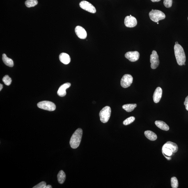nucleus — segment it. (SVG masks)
Masks as SVG:
<instances>
[{
    "label": "nucleus",
    "mask_w": 188,
    "mask_h": 188,
    "mask_svg": "<svg viewBox=\"0 0 188 188\" xmlns=\"http://www.w3.org/2000/svg\"><path fill=\"white\" fill-rule=\"evenodd\" d=\"M175 54L177 63L179 65H185L186 56L183 48L180 44H175L174 47Z\"/></svg>",
    "instance_id": "1"
},
{
    "label": "nucleus",
    "mask_w": 188,
    "mask_h": 188,
    "mask_svg": "<svg viewBox=\"0 0 188 188\" xmlns=\"http://www.w3.org/2000/svg\"><path fill=\"white\" fill-rule=\"evenodd\" d=\"M83 134V131L81 128L76 130L72 135L70 141V144L72 148H77L81 143Z\"/></svg>",
    "instance_id": "2"
},
{
    "label": "nucleus",
    "mask_w": 188,
    "mask_h": 188,
    "mask_svg": "<svg viewBox=\"0 0 188 188\" xmlns=\"http://www.w3.org/2000/svg\"><path fill=\"white\" fill-rule=\"evenodd\" d=\"M111 113V109L109 106H106L103 108L99 114L101 121L103 123H107L110 118Z\"/></svg>",
    "instance_id": "3"
},
{
    "label": "nucleus",
    "mask_w": 188,
    "mask_h": 188,
    "mask_svg": "<svg viewBox=\"0 0 188 188\" xmlns=\"http://www.w3.org/2000/svg\"><path fill=\"white\" fill-rule=\"evenodd\" d=\"M149 15L150 19L155 22H158L159 20L164 19L166 17L164 13L160 10H152L149 14Z\"/></svg>",
    "instance_id": "4"
},
{
    "label": "nucleus",
    "mask_w": 188,
    "mask_h": 188,
    "mask_svg": "<svg viewBox=\"0 0 188 188\" xmlns=\"http://www.w3.org/2000/svg\"><path fill=\"white\" fill-rule=\"evenodd\" d=\"M38 106L40 109L49 111H54L56 109L55 104L49 101H44L39 102L38 104Z\"/></svg>",
    "instance_id": "5"
},
{
    "label": "nucleus",
    "mask_w": 188,
    "mask_h": 188,
    "mask_svg": "<svg viewBox=\"0 0 188 188\" xmlns=\"http://www.w3.org/2000/svg\"><path fill=\"white\" fill-rule=\"evenodd\" d=\"M150 63L151 68L152 69H155L159 66V56L157 51L154 50L152 51V54L150 56Z\"/></svg>",
    "instance_id": "6"
},
{
    "label": "nucleus",
    "mask_w": 188,
    "mask_h": 188,
    "mask_svg": "<svg viewBox=\"0 0 188 188\" xmlns=\"http://www.w3.org/2000/svg\"><path fill=\"white\" fill-rule=\"evenodd\" d=\"M133 78L130 74H125L122 77L120 85L122 87L126 88L131 86L133 82Z\"/></svg>",
    "instance_id": "7"
},
{
    "label": "nucleus",
    "mask_w": 188,
    "mask_h": 188,
    "mask_svg": "<svg viewBox=\"0 0 188 188\" xmlns=\"http://www.w3.org/2000/svg\"><path fill=\"white\" fill-rule=\"evenodd\" d=\"M79 6L83 9L92 13H95L96 10L91 3L86 1H82L79 3Z\"/></svg>",
    "instance_id": "8"
},
{
    "label": "nucleus",
    "mask_w": 188,
    "mask_h": 188,
    "mask_svg": "<svg viewBox=\"0 0 188 188\" xmlns=\"http://www.w3.org/2000/svg\"><path fill=\"white\" fill-rule=\"evenodd\" d=\"M125 24L127 27H134L137 25V20L134 17L127 16L125 17Z\"/></svg>",
    "instance_id": "9"
},
{
    "label": "nucleus",
    "mask_w": 188,
    "mask_h": 188,
    "mask_svg": "<svg viewBox=\"0 0 188 188\" xmlns=\"http://www.w3.org/2000/svg\"><path fill=\"white\" fill-rule=\"evenodd\" d=\"M140 54L138 51H130L126 53V58L131 62H135L139 59Z\"/></svg>",
    "instance_id": "10"
},
{
    "label": "nucleus",
    "mask_w": 188,
    "mask_h": 188,
    "mask_svg": "<svg viewBox=\"0 0 188 188\" xmlns=\"http://www.w3.org/2000/svg\"><path fill=\"white\" fill-rule=\"evenodd\" d=\"M76 35L79 38L81 39H86L87 37L86 32L84 28L81 26H77L75 28Z\"/></svg>",
    "instance_id": "11"
},
{
    "label": "nucleus",
    "mask_w": 188,
    "mask_h": 188,
    "mask_svg": "<svg viewBox=\"0 0 188 188\" xmlns=\"http://www.w3.org/2000/svg\"><path fill=\"white\" fill-rule=\"evenodd\" d=\"M71 84L70 83H65V84L61 85L58 88L57 92V94L60 97H63L65 96L66 95V90L70 87Z\"/></svg>",
    "instance_id": "12"
},
{
    "label": "nucleus",
    "mask_w": 188,
    "mask_h": 188,
    "mask_svg": "<svg viewBox=\"0 0 188 188\" xmlns=\"http://www.w3.org/2000/svg\"><path fill=\"white\" fill-rule=\"evenodd\" d=\"M162 90L161 88L158 87L156 88L153 95V99L154 102L157 103L160 101L162 96Z\"/></svg>",
    "instance_id": "13"
},
{
    "label": "nucleus",
    "mask_w": 188,
    "mask_h": 188,
    "mask_svg": "<svg viewBox=\"0 0 188 188\" xmlns=\"http://www.w3.org/2000/svg\"><path fill=\"white\" fill-rule=\"evenodd\" d=\"M164 148H166L170 149L171 150L173 153H175L178 150V146L176 143L172 142L171 141H168L165 143L163 146Z\"/></svg>",
    "instance_id": "14"
},
{
    "label": "nucleus",
    "mask_w": 188,
    "mask_h": 188,
    "mask_svg": "<svg viewBox=\"0 0 188 188\" xmlns=\"http://www.w3.org/2000/svg\"><path fill=\"white\" fill-rule=\"evenodd\" d=\"M59 59L62 63L65 65L68 64L71 61L70 56L65 53H61L60 54Z\"/></svg>",
    "instance_id": "15"
},
{
    "label": "nucleus",
    "mask_w": 188,
    "mask_h": 188,
    "mask_svg": "<svg viewBox=\"0 0 188 188\" xmlns=\"http://www.w3.org/2000/svg\"><path fill=\"white\" fill-rule=\"evenodd\" d=\"M155 123L156 125L161 130L166 131L169 130V127L164 121L161 120H156Z\"/></svg>",
    "instance_id": "16"
},
{
    "label": "nucleus",
    "mask_w": 188,
    "mask_h": 188,
    "mask_svg": "<svg viewBox=\"0 0 188 188\" xmlns=\"http://www.w3.org/2000/svg\"><path fill=\"white\" fill-rule=\"evenodd\" d=\"M144 134L146 137L151 141H154L157 140V136L155 133L150 130L145 131Z\"/></svg>",
    "instance_id": "17"
},
{
    "label": "nucleus",
    "mask_w": 188,
    "mask_h": 188,
    "mask_svg": "<svg viewBox=\"0 0 188 188\" xmlns=\"http://www.w3.org/2000/svg\"><path fill=\"white\" fill-rule=\"evenodd\" d=\"M2 60L3 63L7 66L11 67L13 66L14 63L13 60L8 57L5 54H3Z\"/></svg>",
    "instance_id": "18"
},
{
    "label": "nucleus",
    "mask_w": 188,
    "mask_h": 188,
    "mask_svg": "<svg viewBox=\"0 0 188 188\" xmlns=\"http://www.w3.org/2000/svg\"><path fill=\"white\" fill-rule=\"evenodd\" d=\"M58 182L60 184H63L65 182L66 175H65V172L63 170H60L58 173Z\"/></svg>",
    "instance_id": "19"
},
{
    "label": "nucleus",
    "mask_w": 188,
    "mask_h": 188,
    "mask_svg": "<svg viewBox=\"0 0 188 188\" xmlns=\"http://www.w3.org/2000/svg\"><path fill=\"white\" fill-rule=\"evenodd\" d=\"M136 106V104H127L122 106V108L127 112H130L134 110Z\"/></svg>",
    "instance_id": "20"
},
{
    "label": "nucleus",
    "mask_w": 188,
    "mask_h": 188,
    "mask_svg": "<svg viewBox=\"0 0 188 188\" xmlns=\"http://www.w3.org/2000/svg\"><path fill=\"white\" fill-rule=\"evenodd\" d=\"M38 3L37 0H27L25 2V5L28 8H31L36 6Z\"/></svg>",
    "instance_id": "21"
},
{
    "label": "nucleus",
    "mask_w": 188,
    "mask_h": 188,
    "mask_svg": "<svg viewBox=\"0 0 188 188\" xmlns=\"http://www.w3.org/2000/svg\"><path fill=\"white\" fill-rule=\"evenodd\" d=\"M171 187L173 188H177L178 187V182L176 177H172L171 180Z\"/></svg>",
    "instance_id": "22"
},
{
    "label": "nucleus",
    "mask_w": 188,
    "mask_h": 188,
    "mask_svg": "<svg viewBox=\"0 0 188 188\" xmlns=\"http://www.w3.org/2000/svg\"><path fill=\"white\" fill-rule=\"evenodd\" d=\"M3 81L4 84L7 86H10L12 82V79L8 75H5L3 79Z\"/></svg>",
    "instance_id": "23"
},
{
    "label": "nucleus",
    "mask_w": 188,
    "mask_h": 188,
    "mask_svg": "<svg viewBox=\"0 0 188 188\" xmlns=\"http://www.w3.org/2000/svg\"><path fill=\"white\" fill-rule=\"evenodd\" d=\"M135 118L134 116H131L129 117L124 120L123 122V124L124 125H127L132 123L134 121Z\"/></svg>",
    "instance_id": "24"
},
{
    "label": "nucleus",
    "mask_w": 188,
    "mask_h": 188,
    "mask_svg": "<svg viewBox=\"0 0 188 188\" xmlns=\"http://www.w3.org/2000/svg\"><path fill=\"white\" fill-rule=\"evenodd\" d=\"M164 4L166 8H170L173 4V0H164Z\"/></svg>",
    "instance_id": "25"
},
{
    "label": "nucleus",
    "mask_w": 188,
    "mask_h": 188,
    "mask_svg": "<svg viewBox=\"0 0 188 188\" xmlns=\"http://www.w3.org/2000/svg\"><path fill=\"white\" fill-rule=\"evenodd\" d=\"M47 185V184L45 182H40L35 187L33 188H45L46 186Z\"/></svg>",
    "instance_id": "26"
},
{
    "label": "nucleus",
    "mask_w": 188,
    "mask_h": 188,
    "mask_svg": "<svg viewBox=\"0 0 188 188\" xmlns=\"http://www.w3.org/2000/svg\"><path fill=\"white\" fill-rule=\"evenodd\" d=\"M184 105H185L186 109L188 111V95L186 97L185 102H184Z\"/></svg>",
    "instance_id": "27"
},
{
    "label": "nucleus",
    "mask_w": 188,
    "mask_h": 188,
    "mask_svg": "<svg viewBox=\"0 0 188 188\" xmlns=\"http://www.w3.org/2000/svg\"><path fill=\"white\" fill-rule=\"evenodd\" d=\"M52 186L50 185H46L45 188H52Z\"/></svg>",
    "instance_id": "28"
},
{
    "label": "nucleus",
    "mask_w": 188,
    "mask_h": 188,
    "mask_svg": "<svg viewBox=\"0 0 188 188\" xmlns=\"http://www.w3.org/2000/svg\"><path fill=\"white\" fill-rule=\"evenodd\" d=\"M150 1L152 2H155L159 1H161V0H150Z\"/></svg>",
    "instance_id": "29"
},
{
    "label": "nucleus",
    "mask_w": 188,
    "mask_h": 188,
    "mask_svg": "<svg viewBox=\"0 0 188 188\" xmlns=\"http://www.w3.org/2000/svg\"><path fill=\"white\" fill-rule=\"evenodd\" d=\"M3 88V85L1 84H0V91H1V90Z\"/></svg>",
    "instance_id": "30"
},
{
    "label": "nucleus",
    "mask_w": 188,
    "mask_h": 188,
    "mask_svg": "<svg viewBox=\"0 0 188 188\" xmlns=\"http://www.w3.org/2000/svg\"><path fill=\"white\" fill-rule=\"evenodd\" d=\"M178 44V42H175V44Z\"/></svg>",
    "instance_id": "31"
},
{
    "label": "nucleus",
    "mask_w": 188,
    "mask_h": 188,
    "mask_svg": "<svg viewBox=\"0 0 188 188\" xmlns=\"http://www.w3.org/2000/svg\"><path fill=\"white\" fill-rule=\"evenodd\" d=\"M159 24V22H157V24Z\"/></svg>",
    "instance_id": "32"
},
{
    "label": "nucleus",
    "mask_w": 188,
    "mask_h": 188,
    "mask_svg": "<svg viewBox=\"0 0 188 188\" xmlns=\"http://www.w3.org/2000/svg\"><path fill=\"white\" fill-rule=\"evenodd\" d=\"M130 16H132V15H130Z\"/></svg>",
    "instance_id": "33"
},
{
    "label": "nucleus",
    "mask_w": 188,
    "mask_h": 188,
    "mask_svg": "<svg viewBox=\"0 0 188 188\" xmlns=\"http://www.w3.org/2000/svg\"></svg>",
    "instance_id": "34"
}]
</instances>
